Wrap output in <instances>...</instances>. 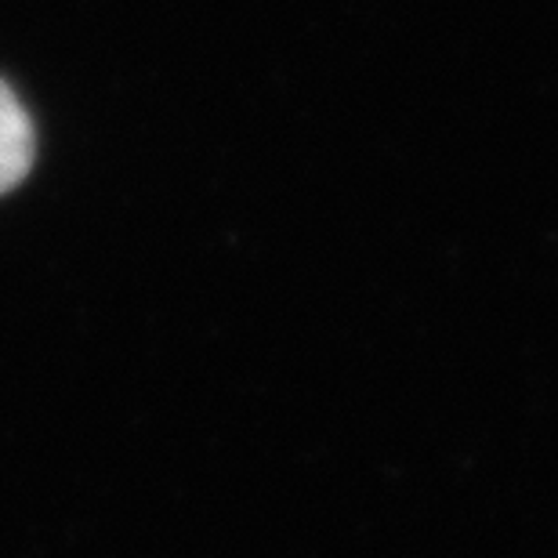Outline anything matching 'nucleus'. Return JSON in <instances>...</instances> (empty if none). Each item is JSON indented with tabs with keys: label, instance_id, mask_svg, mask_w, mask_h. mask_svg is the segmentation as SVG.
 <instances>
[{
	"label": "nucleus",
	"instance_id": "1",
	"mask_svg": "<svg viewBox=\"0 0 558 558\" xmlns=\"http://www.w3.org/2000/svg\"><path fill=\"white\" fill-rule=\"evenodd\" d=\"M33 153H37V142H33L29 113L22 109L15 92L0 84V193L15 189L29 174Z\"/></svg>",
	"mask_w": 558,
	"mask_h": 558
}]
</instances>
